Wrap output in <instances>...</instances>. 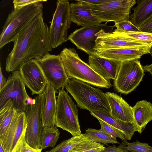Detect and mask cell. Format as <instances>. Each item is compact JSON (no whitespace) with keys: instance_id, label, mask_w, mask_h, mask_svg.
Returning a JSON list of instances; mask_svg holds the SVG:
<instances>
[{"instance_id":"obj_15","label":"cell","mask_w":152,"mask_h":152,"mask_svg":"<svg viewBox=\"0 0 152 152\" xmlns=\"http://www.w3.org/2000/svg\"><path fill=\"white\" fill-rule=\"evenodd\" d=\"M98 36L95 49L104 50L120 48L134 47H145L151 46L145 43L130 40L116 36L112 32L102 30L96 34Z\"/></svg>"},{"instance_id":"obj_6","label":"cell","mask_w":152,"mask_h":152,"mask_svg":"<svg viewBox=\"0 0 152 152\" xmlns=\"http://www.w3.org/2000/svg\"><path fill=\"white\" fill-rule=\"evenodd\" d=\"M72 22L69 2L67 0H58L49 28L50 42L53 48H56L68 40V30Z\"/></svg>"},{"instance_id":"obj_7","label":"cell","mask_w":152,"mask_h":152,"mask_svg":"<svg viewBox=\"0 0 152 152\" xmlns=\"http://www.w3.org/2000/svg\"><path fill=\"white\" fill-rule=\"evenodd\" d=\"M140 59L122 62L113 86L118 92L127 95L134 91L142 80L144 71Z\"/></svg>"},{"instance_id":"obj_10","label":"cell","mask_w":152,"mask_h":152,"mask_svg":"<svg viewBox=\"0 0 152 152\" xmlns=\"http://www.w3.org/2000/svg\"><path fill=\"white\" fill-rule=\"evenodd\" d=\"M107 23L83 27L77 29L68 37V40L77 48L89 55L97 53L95 49L98 36L96 34L102 30L111 33L115 26H108Z\"/></svg>"},{"instance_id":"obj_21","label":"cell","mask_w":152,"mask_h":152,"mask_svg":"<svg viewBox=\"0 0 152 152\" xmlns=\"http://www.w3.org/2000/svg\"><path fill=\"white\" fill-rule=\"evenodd\" d=\"M132 109L137 131L141 133L152 120V104L150 102L143 100L138 101Z\"/></svg>"},{"instance_id":"obj_34","label":"cell","mask_w":152,"mask_h":152,"mask_svg":"<svg viewBox=\"0 0 152 152\" xmlns=\"http://www.w3.org/2000/svg\"><path fill=\"white\" fill-rule=\"evenodd\" d=\"M127 140H123V142L118 147L109 146L105 147L102 152H129L126 148Z\"/></svg>"},{"instance_id":"obj_39","label":"cell","mask_w":152,"mask_h":152,"mask_svg":"<svg viewBox=\"0 0 152 152\" xmlns=\"http://www.w3.org/2000/svg\"><path fill=\"white\" fill-rule=\"evenodd\" d=\"M26 101L27 105L34 104L36 102V99L34 98L33 99L29 96L27 98Z\"/></svg>"},{"instance_id":"obj_31","label":"cell","mask_w":152,"mask_h":152,"mask_svg":"<svg viewBox=\"0 0 152 152\" xmlns=\"http://www.w3.org/2000/svg\"><path fill=\"white\" fill-rule=\"evenodd\" d=\"M127 149L131 152H152V146L148 144L141 142L137 140L136 142H126Z\"/></svg>"},{"instance_id":"obj_28","label":"cell","mask_w":152,"mask_h":152,"mask_svg":"<svg viewBox=\"0 0 152 152\" xmlns=\"http://www.w3.org/2000/svg\"><path fill=\"white\" fill-rule=\"evenodd\" d=\"M86 134V137L76 145L70 152H102L105 148L104 145L94 141Z\"/></svg>"},{"instance_id":"obj_23","label":"cell","mask_w":152,"mask_h":152,"mask_svg":"<svg viewBox=\"0 0 152 152\" xmlns=\"http://www.w3.org/2000/svg\"><path fill=\"white\" fill-rule=\"evenodd\" d=\"M137 6L133 7V13L129 19L132 23L139 28L152 18V0H138Z\"/></svg>"},{"instance_id":"obj_26","label":"cell","mask_w":152,"mask_h":152,"mask_svg":"<svg viewBox=\"0 0 152 152\" xmlns=\"http://www.w3.org/2000/svg\"><path fill=\"white\" fill-rule=\"evenodd\" d=\"M114 34L130 40L145 43L152 46V33L138 31H114Z\"/></svg>"},{"instance_id":"obj_2","label":"cell","mask_w":152,"mask_h":152,"mask_svg":"<svg viewBox=\"0 0 152 152\" xmlns=\"http://www.w3.org/2000/svg\"><path fill=\"white\" fill-rule=\"evenodd\" d=\"M59 55L69 79H77L100 88L112 86L110 80L103 78L81 59L74 48H65Z\"/></svg>"},{"instance_id":"obj_33","label":"cell","mask_w":152,"mask_h":152,"mask_svg":"<svg viewBox=\"0 0 152 152\" xmlns=\"http://www.w3.org/2000/svg\"><path fill=\"white\" fill-rule=\"evenodd\" d=\"M116 29L114 31H138L139 28L129 20H125L115 23Z\"/></svg>"},{"instance_id":"obj_4","label":"cell","mask_w":152,"mask_h":152,"mask_svg":"<svg viewBox=\"0 0 152 152\" xmlns=\"http://www.w3.org/2000/svg\"><path fill=\"white\" fill-rule=\"evenodd\" d=\"M42 2L13 9L8 15L0 36V48L13 42L19 32L38 14L42 11Z\"/></svg>"},{"instance_id":"obj_42","label":"cell","mask_w":152,"mask_h":152,"mask_svg":"<svg viewBox=\"0 0 152 152\" xmlns=\"http://www.w3.org/2000/svg\"><path fill=\"white\" fill-rule=\"evenodd\" d=\"M149 53L151 55L152 58V46H151L150 48Z\"/></svg>"},{"instance_id":"obj_20","label":"cell","mask_w":152,"mask_h":152,"mask_svg":"<svg viewBox=\"0 0 152 152\" xmlns=\"http://www.w3.org/2000/svg\"><path fill=\"white\" fill-rule=\"evenodd\" d=\"M150 47H125L96 52L100 56L123 62L140 59L143 55L149 53Z\"/></svg>"},{"instance_id":"obj_17","label":"cell","mask_w":152,"mask_h":152,"mask_svg":"<svg viewBox=\"0 0 152 152\" xmlns=\"http://www.w3.org/2000/svg\"><path fill=\"white\" fill-rule=\"evenodd\" d=\"M58 92L48 83L42 93L41 116L43 127H51L55 125L56 110V94Z\"/></svg>"},{"instance_id":"obj_5","label":"cell","mask_w":152,"mask_h":152,"mask_svg":"<svg viewBox=\"0 0 152 152\" xmlns=\"http://www.w3.org/2000/svg\"><path fill=\"white\" fill-rule=\"evenodd\" d=\"M55 125L70 133L72 136L82 133L78 116V109L64 88L58 90Z\"/></svg>"},{"instance_id":"obj_18","label":"cell","mask_w":152,"mask_h":152,"mask_svg":"<svg viewBox=\"0 0 152 152\" xmlns=\"http://www.w3.org/2000/svg\"><path fill=\"white\" fill-rule=\"evenodd\" d=\"M92 5L83 0L70 4L72 22L82 27L96 25L102 22L92 13Z\"/></svg>"},{"instance_id":"obj_43","label":"cell","mask_w":152,"mask_h":152,"mask_svg":"<svg viewBox=\"0 0 152 152\" xmlns=\"http://www.w3.org/2000/svg\"><path fill=\"white\" fill-rule=\"evenodd\" d=\"M151 75V76H152V73H150Z\"/></svg>"},{"instance_id":"obj_24","label":"cell","mask_w":152,"mask_h":152,"mask_svg":"<svg viewBox=\"0 0 152 152\" xmlns=\"http://www.w3.org/2000/svg\"><path fill=\"white\" fill-rule=\"evenodd\" d=\"M17 112L11 99L0 108V140L3 139Z\"/></svg>"},{"instance_id":"obj_40","label":"cell","mask_w":152,"mask_h":152,"mask_svg":"<svg viewBox=\"0 0 152 152\" xmlns=\"http://www.w3.org/2000/svg\"><path fill=\"white\" fill-rule=\"evenodd\" d=\"M142 68L144 71L152 73V64L150 65H146L143 66Z\"/></svg>"},{"instance_id":"obj_38","label":"cell","mask_w":152,"mask_h":152,"mask_svg":"<svg viewBox=\"0 0 152 152\" xmlns=\"http://www.w3.org/2000/svg\"><path fill=\"white\" fill-rule=\"evenodd\" d=\"M7 83L5 77L4 76L0 66V90H1L5 86Z\"/></svg>"},{"instance_id":"obj_14","label":"cell","mask_w":152,"mask_h":152,"mask_svg":"<svg viewBox=\"0 0 152 152\" xmlns=\"http://www.w3.org/2000/svg\"><path fill=\"white\" fill-rule=\"evenodd\" d=\"M27 122L25 112H17L0 144L6 152H13L17 142L25 133Z\"/></svg>"},{"instance_id":"obj_8","label":"cell","mask_w":152,"mask_h":152,"mask_svg":"<svg viewBox=\"0 0 152 152\" xmlns=\"http://www.w3.org/2000/svg\"><path fill=\"white\" fill-rule=\"evenodd\" d=\"M136 3L135 0H110L99 5H92V13L102 23L129 20L131 10Z\"/></svg>"},{"instance_id":"obj_22","label":"cell","mask_w":152,"mask_h":152,"mask_svg":"<svg viewBox=\"0 0 152 152\" xmlns=\"http://www.w3.org/2000/svg\"><path fill=\"white\" fill-rule=\"evenodd\" d=\"M91 115L106 122L118 129L125 135L126 140H130L134 132L137 131L135 126L133 124L122 122L113 116L110 112L98 110L90 112Z\"/></svg>"},{"instance_id":"obj_16","label":"cell","mask_w":152,"mask_h":152,"mask_svg":"<svg viewBox=\"0 0 152 152\" xmlns=\"http://www.w3.org/2000/svg\"><path fill=\"white\" fill-rule=\"evenodd\" d=\"M88 62L91 68L98 74L109 80H115L122 63L107 58L99 55L97 53L88 56Z\"/></svg>"},{"instance_id":"obj_32","label":"cell","mask_w":152,"mask_h":152,"mask_svg":"<svg viewBox=\"0 0 152 152\" xmlns=\"http://www.w3.org/2000/svg\"><path fill=\"white\" fill-rule=\"evenodd\" d=\"M24 134L18 140L13 152H41V149H37L30 146L26 142Z\"/></svg>"},{"instance_id":"obj_13","label":"cell","mask_w":152,"mask_h":152,"mask_svg":"<svg viewBox=\"0 0 152 152\" xmlns=\"http://www.w3.org/2000/svg\"><path fill=\"white\" fill-rule=\"evenodd\" d=\"M18 70L24 83L31 90L32 95L42 93L48 82L36 60L33 59L25 62Z\"/></svg>"},{"instance_id":"obj_30","label":"cell","mask_w":152,"mask_h":152,"mask_svg":"<svg viewBox=\"0 0 152 152\" xmlns=\"http://www.w3.org/2000/svg\"><path fill=\"white\" fill-rule=\"evenodd\" d=\"M96 118L100 123L101 127V129L115 140H117V137L123 140H126V137L124 134L119 130L110 126L100 119L98 118Z\"/></svg>"},{"instance_id":"obj_3","label":"cell","mask_w":152,"mask_h":152,"mask_svg":"<svg viewBox=\"0 0 152 152\" xmlns=\"http://www.w3.org/2000/svg\"><path fill=\"white\" fill-rule=\"evenodd\" d=\"M64 87L80 109L87 110L90 112L98 110L110 112L105 93L99 88L74 78L69 79Z\"/></svg>"},{"instance_id":"obj_36","label":"cell","mask_w":152,"mask_h":152,"mask_svg":"<svg viewBox=\"0 0 152 152\" xmlns=\"http://www.w3.org/2000/svg\"><path fill=\"white\" fill-rule=\"evenodd\" d=\"M139 28L140 31L152 33V18Z\"/></svg>"},{"instance_id":"obj_9","label":"cell","mask_w":152,"mask_h":152,"mask_svg":"<svg viewBox=\"0 0 152 152\" xmlns=\"http://www.w3.org/2000/svg\"><path fill=\"white\" fill-rule=\"evenodd\" d=\"M25 86L19 70L12 72L8 77L6 84L0 90V108L11 99L18 112H25L28 105L26 99L29 96Z\"/></svg>"},{"instance_id":"obj_35","label":"cell","mask_w":152,"mask_h":152,"mask_svg":"<svg viewBox=\"0 0 152 152\" xmlns=\"http://www.w3.org/2000/svg\"><path fill=\"white\" fill-rule=\"evenodd\" d=\"M47 1L44 0H14L13 1L14 9H18L33 3L37 2H44Z\"/></svg>"},{"instance_id":"obj_1","label":"cell","mask_w":152,"mask_h":152,"mask_svg":"<svg viewBox=\"0 0 152 152\" xmlns=\"http://www.w3.org/2000/svg\"><path fill=\"white\" fill-rule=\"evenodd\" d=\"M8 55L5 69L18 70L25 62L40 59L52 51L49 28L44 21L43 12L35 16L18 34Z\"/></svg>"},{"instance_id":"obj_25","label":"cell","mask_w":152,"mask_h":152,"mask_svg":"<svg viewBox=\"0 0 152 152\" xmlns=\"http://www.w3.org/2000/svg\"><path fill=\"white\" fill-rule=\"evenodd\" d=\"M60 133L54 125L51 127H43L41 136V149L50 147L54 148L59 138Z\"/></svg>"},{"instance_id":"obj_11","label":"cell","mask_w":152,"mask_h":152,"mask_svg":"<svg viewBox=\"0 0 152 152\" xmlns=\"http://www.w3.org/2000/svg\"><path fill=\"white\" fill-rule=\"evenodd\" d=\"M42 94L34 98V104L28 105L25 111L27 122L25 137L27 143L35 149H41V136L42 128L41 116Z\"/></svg>"},{"instance_id":"obj_12","label":"cell","mask_w":152,"mask_h":152,"mask_svg":"<svg viewBox=\"0 0 152 152\" xmlns=\"http://www.w3.org/2000/svg\"><path fill=\"white\" fill-rule=\"evenodd\" d=\"M36 60L41 66L48 83L56 91L65 87L69 78L59 55L48 53Z\"/></svg>"},{"instance_id":"obj_29","label":"cell","mask_w":152,"mask_h":152,"mask_svg":"<svg viewBox=\"0 0 152 152\" xmlns=\"http://www.w3.org/2000/svg\"><path fill=\"white\" fill-rule=\"evenodd\" d=\"M87 136L94 141L107 145L108 144H119V142L113 139L105 132L100 129L88 128L86 130Z\"/></svg>"},{"instance_id":"obj_37","label":"cell","mask_w":152,"mask_h":152,"mask_svg":"<svg viewBox=\"0 0 152 152\" xmlns=\"http://www.w3.org/2000/svg\"><path fill=\"white\" fill-rule=\"evenodd\" d=\"M110 0H86L85 2L91 4L92 5H98L109 1Z\"/></svg>"},{"instance_id":"obj_27","label":"cell","mask_w":152,"mask_h":152,"mask_svg":"<svg viewBox=\"0 0 152 152\" xmlns=\"http://www.w3.org/2000/svg\"><path fill=\"white\" fill-rule=\"evenodd\" d=\"M86 137V133L73 136L69 139L63 141L53 149L45 152H70L76 145Z\"/></svg>"},{"instance_id":"obj_19","label":"cell","mask_w":152,"mask_h":152,"mask_svg":"<svg viewBox=\"0 0 152 152\" xmlns=\"http://www.w3.org/2000/svg\"><path fill=\"white\" fill-rule=\"evenodd\" d=\"M105 94L111 115L122 122L135 126L132 107L121 96L115 93L107 92Z\"/></svg>"},{"instance_id":"obj_41","label":"cell","mask_w":152,"mask_h":152,"mask_svg":"<svg viewBox=\"0 0 152 152\" xmlns=\"http://www.w3.org/2000/svg\"><path fill=\"white\" fill-rule=\"evenodd\" d=\"M0 152H6L2 145L0 144Z\"/></svg>"}]
</instances>
